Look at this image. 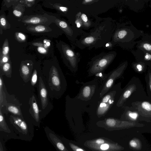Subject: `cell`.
Segmentation results:
<instances>
[{"mask_svg":"<svg viewBox=\"0 0 151 151\" xmlns=\"http://www.w3.org/2000/svg\"><path fill=\"white\" fill-rule=\"evenodd\" d=\"M115 26L111 18L98 17L95 26L89 32L81 35L75 42V45L81 50L103 47L111 41Z\"/></svg>","mask_w":151,"mask_h":151,"instance_id":"cell-1","label":"cell"},{"mask_svg":"<svg viewBox=\"0 0 151 151\" xmlns=\"http://www.w3.org/2000/svg\"><path fill=\"white\" fill-rule=\"evenodd\" d=\"M144 34L130 22L118 23L113 31L111 42L114 46L118 45L124 49L130 50L136 44L135 40Z\"/></svg>","mask_w":151,"mask_h":151,"instance_id":"cell-2","label":"cell"},{"mask_svg":"<svg viewBox=\"0 0 151 151\" xmlns=\"http://www.w3.org/2000/svg\"><path fill=\"white\" fill-rule=\"evenodd\" d=\"M80 11L88 15L97 16L105 12L119 2V0H73Z\"/></svg>","mask_w":151,"mask_h":151,"instance_id":"cell-3","label":"cell"},{"mask_svg":"<svg viewBox=\"0 0 151 151\" xmlns=\"http://www.w3.org/2000/svg\"><path fill=\"white\" fill-rule=\"evenodd\" d=\"M117 55L115 51L102 52L93 57L88 63V76H91L103 71L113 62Z\"/></svg>","mask_w":151,"mask_h":151,"instance_id":"cell-4","label":"cell"},{"mask_svg":"<svg viewBox=\"0 0 151 151\" xmlns=\"http://www.w3.org/2000/svg\"><path fill=\"white\" fill-rule=\"evenodd\" d=\"M10 121L14 127V132L18 139L28 141L32 139L34 137L33 129L29 128L24 119L19 117L11 115Z\"/></svg>","mask_w":151,"mask_h":151,"instance_id":"cell-5","label":"cell"},{"mask_svg":"<svg viewBox=\"0 0 151 151\" xmlns=\"http://www.w3.org/2000/svg\"><path fill=\"white\" fill-rule=\"evenodd\" d=\"M61 47L65 64L72 71L76 72L80 60V53L76 52L69 45L64 42L61 44Z\"/></svg>","mask_w":151,"mask_h":151,"instance_id":"cell-6","label":"cell"},{"mask_svg":"<svg viewBox=\"0 0 151 151\" xmlns=\"http://www.w3.org/2000/svg\"><path fill=\"white\" fill-rule=\"evenodd\" d=\"M127 62H124L110 73V74H109L108 77L100 93V98H102L108 91L113 86L115 80L122 75L127 67Z\"/></svg>","mask_w":151,"mask_h":151,"instance_id":"cell-7","label":"cell"},{"mask_svg":"<svg viewBox=\"0 0 151 151\" xmlns=\"http://www.w3.org/2000/svg\"><path fill=\"white\" fill-rule=\"evenodd\" d=\"M116 93L115 91H111L102 98L97 106L96 113L98 116H104L112 106Z\"/></svg>","mask_w":151,"mask_h":151,"instance_id":"cell-8","label":"cell"},{"mask_svg":"<svg viewBox=\"0 0 151 151\" xmlns=\"http://www.w3.org/2000/svg\"><path fill=\"white\" fill-rule=\"evenodd\" d=\"M96 86L94 84H87L83 87L77 98L83 101L91 99L96 91Z\"/></svg>","mask_w":151,"mask_h":151,"instance_id":"cell-9","label":"cell"},{"mask_svg":"<svg viewBox=\"0 0 151 151\" xmlns=\"http://www.w3.org/2000/svg\"><path fill=\"white\" fill-rule=\"evenodd\" d=\"M82 24V29L88 30L93 28L95 26L97 22V17L96 20L94 21L92 18L93 16L88 15L85 13L80 11L78 13Z\"/></svg>","mask_w":151,"mask_h":151,"instance_id":"cell-10","label":"cell"},{"mask_svg":"<svg viewBox=\"0 0 151 151\" xmlns=\"http://www.w3.org/2000/svg\"><path fill=\"white\" fill-rule=\"evenodd\" d=\"M136 47L151 54V35L144 34L141 40L136 41Z\"/></svg>","mask_w":151,"mask_h":151,"instance_id":"cell-11","label":"cell"},{"mask_svg":"<svg viewBox=\"0 0 151 151\" xmlns=\"http://www.w3.org/2000/svg\"><path fill=\"white\" fill-rule=\"evenodd\" d=\"M131 52L138 62L151 63V54L138 48Z\"/></svg>","mask_w":151,"mask_h":151,"instance_id":"cell-12","label":"cell"},{"mask_svg":"<svg viewBox=\"0 0 151 151\" xmlns=\"http://www.w3.org/2000/svg\"><path fill=\"white\" fill-rule=\"evenodd\" d=\"M39 91L42 108L44 109L48 104L47 92L41 77H39Z\"/></svg>","mask_w":151,"mask_h":151,"instance_id":"cell-13","label":"cell"},{"mask_svg":"<svg viewBox=\"0 0 151 151\" xmlns=\"http://www.w3.org/2000/svg\"><path fill=\"white\" fill-rule=\"evenodd\" d=\"M30 106L29 112L37 122H38L40 120L39 112L41 111L38 109V105L35 97L33 95L30 98L29 102Z\"/></svg>","mask_w":151,"mask_h":151,"instance_id":"cell-14","label":"cell"},{"mask_svg":"<svg viewBox=\"0 0 151 151\" xmlns=\"http://www.w3.org/2000/svg\"><path fill=\"white\" fill-rule=\"evenodd\" d=\"M50 78L52 85L60 90L61 88L60 78L58 71L55 67H53L51 68Z\"/></svg>","mask_w":151,"mask_h":151,"instance_id":"cell-15","label":"cell"},{"mask_svg":"<svg viewBox=\"0 0 151 151\" xmlns=\"http://www.w3.org/2000/svg\"><path fill=\"white\" fill-rule=\"evenodd\" d=\"M32 70V68L28 65L24 63L21 65L19 69L20 75L25 82H27L29 80Z\"/></svg>","mask_w":151,"mask_h":151,"instance_id":"cell-16","label":"cell"},{"mask_svg":"<svg viewBox=\"0 0 151 151\" xmlns=\"http://www.w3.org/2000/svg\"><path fill=\"white\" fill-rule=\"evenodd\" d=\"M47 21V19L45 17L33 16L24 19L23 22L28 24H37L44 23Z\"/></svg>","mask_w":151,"mask_h":151,"instance_id":"cell-17","label":"cell"},{"mask_svg":"<svg viewBox=\"0 0 151 151\" xmlns=\"http://www.w3.org/2000/svg\"><path fill=\"white\" fill-rule=\"evenodd\" d=\"M6 106V110L9 112L12 113L24 119L21 111L20 108L17 105L10 103H6L5 105Z\"/></svg>","mask_w":151,"mask_h":151,"instance_id":"cell-18","label":"cell"},{"mask_svg":"<svg viewBox=\"0 0 151 151\" xmlns=\"http://www.w3.org/2000/svg\"><path fill=\"white\" fill-rule=\"evenodd\" d=\"M1 108H0V131L7 133V134H11L12 131L9 128L4 118L1 111Z\"/></svg>","mask_w":151,"mask_h":151,"instance_id":"cell-19","label":"cell"},{"mask_svg":"<svg viewBox=\"0 0 151 151\" xmlns=\"http://www.w3.org/2000/svg\"><path fill=\"white\" fill-rule=\"evenodd\" d=\"M0 75H5L6 77L11 78L12 76V65L10 60L0 67Z\"/></svg>","mask_w":151,"mask_h":151,"instance_id":"cell-20","label":"cell"},{"mask_svg":"<svg viewBox=\"0 0 151 151\" xmlns=\"http://www.w3.org/2000/svg\"><path fill=\"white\" fill-rule=\"evenodd\" d=\"M27 29L31 32L37 33L49 32L51 30L50 28L41 25H29L27 27Z\"/></svg>","mask_w":151,"mask_h":151,"instance_id":"cell-21","label":"cell"},{"mask_svg":"<svg viewBox=\"0 0 151 151\" xmlns=\"http://www.w3.org/2000/svg\"><path fill=\"white\" fill-rule=\"evenodd\" d=\"M134 88H131L130 87L126 89L123 93L116 104V106L118 107L121 106L127 99L130 95Z\"/></svg>","mask_w":151,"mask_h":151,"instance_id":"cell-22","label":"cell"},{"mask_svg":"<svg viewBox=\"0 0 151 151\" xmlns=\"http://www.w3.org/2000/svg\"><path fill=\"white\" fill-rule=\"evenodd\" d=\"M129 146L131 148L135 150H140L142 148L141 143L139 139L133 138L130 140L129 142Z\"/></svg>","mask_w":151,"mask_h":151,"instance_id":"cell-23","label":"cell"},{"mask_svg":"<svg viewBox=\"0 0 151 151\" xmlns=\"http://www.w3.org/2000/svg\"><path fill=\"white\" fill-rule=\"evenodd\" d=\"M3 82L2 76H0V107L2 108L3 106V103L4 101L5 105L7 103L6 99V96L3 89Z\"/></svg>","mask_w":151,"mask_h":151,"instance_id":"cell-24","label":"cell"},{"mask_svg":"<svg viewBox=\"0 0 151 151\" xmlns=\"http://www.w3.org/2000/svg\"><path fill=\"white\" fill-rule=\"evenodd\" d=\"M9 50L8 40L7 39H6L2 46L1 51V52L0 57L7 55L8 54Z\"/></svg>","mask_w":151,"mask_h":151,"instance_id":"cell-25","label":"cell"},{"mask_svg":"<svg viewBox=\"0 0 151 151\" xmlns=\"http://www.w3.org/2000/svg\"><path fill=\"white\" fill-rule=\"evenodd\" d=\"M15 37L16 39L19 41L23 42L25 41L26 39L25 35L22 33L17 32L15 34Z\"/></svg>","mask_w":151,"mask_h":151,"instance_id":"cell-26","label":"cell"},{"mask_svg":"<svg viewBox=\"0 0 151 151\" xmlns=\"http://www.w3.org/2000/svg\"><path fill=\"white\" fill-rule=\"evenodd\" d=\"M37 79V72L35 69L33 73L31 79V83L32 86H34L36 83Z\"/></svg>","mask_w":151,"mask_h":151,"instance_id":"cell-27","label":"cell"},{"mask_svg":"<svg viewBox=\"0 0 151 151\" xmlns=\"http://www.w3.org/2000/svg\"><path fill=\"white\" fill-rule=\"evenodd\" d=\"M116 120L113 118H108L105 121L106 125L109 127H114L116 123Z\"/></svg>","mask_w":151,"mask_h":151,"instance_id":"cell-28","label":"cell"},{"mask_svg":"<svg viewBox=\"0 0 151 151\" xmlns=\"http://www.w3.org/2000/svg\"><path fill=\"white\" fill-rule=\"evenodd\" d=\"M9 60V57L8 55L3 56L0 57V67L3 65L8 62Z\"/></svg>","mask_w":151,"mask_h":151,"instance_id":"cell-29","label":"cell"},{"mask_svg":"<svg viewBox=\"0 0 151 151\" xmlns=\"http://www.w3.org/2000/svg\"><path fill=\"white\" fill-rule=\"evenodd\" d=\"M0 25L3 28H6L7 26V22L6 19L3 15L0 17Z\"/></svg>","mask_w":151,"mask_h":151,"instance_id":"cell-30","label":"cell"},{"mask_svg":"<svg viewBox=\"0 0 151 151\" xmlns=\"http://www.w3.org/2000/svg\"><path fill=\"white\" fill-rule=\"evenodd\" d=\"M142 106L144 109L148 111H151V104L148 102H143L142 104Z\"/></svg>","mask_w":151,"mask_h":151,"instance_id":"cell-31","label":"cell"},{"mask_svg":"<svg viewBox=\"0 0 151 151\" xmlns=\"http://www.w3.org/2000/svg\"><path fill=\"white\" fill-rule=\"evenodd\" d=\"M145 63L141 62H138L137 63H135V65H136V68L138 69L139 71H141L143 68V66Z\"/></svg>","mask_w":151,"mask_h":151,"instance_id":"cell-32","label":"cell"},{"mask_svg":"<svg viewBox=\"0 0 151 151\" xmlns=\"http://www.w3.org/2000/svg\"><path fill=\"white\" fill-rule=\"evenodd\" d=\"M113 45L111 41L107 42L103 47L109 50H111L113 49Z\"/></svg>","mask_w":151,"mask_h":151,"instance_id":"cell-33","label":"cell"},{"mask_svg":"<svg viewBox=\"0 0 151 151\" xmlns=\"http://www.w3.org/2000/svg\"><path fill=\"white\" fill-rule=\"evenodd\" d=\"M13 13L15 16L18 17H21L22 14V12L18 9L17 8L14 10Z\"/></svg>","mask_w":151,"mask_h":151,"instance_id":"cell-34","label":"cell"},{"mask_svg":"<svg viewBox=\"0 0 151 151\" xmlns=\"http://www.w3.org/2000/svg\"><path fill=\"white\" fill-rule=\"evenodd\" d=\"M37 50L41 54H45L47 52V50L42 47H39L37 48Z\"/></svg>","mask_w":151,"mask_h":151,"instance_id":"cell-35","label":"cell"},{"mask_svg":"<svg viewBox=\"0 0 151 151\" xmlns=\"http://www.w3.org/2000/svg\"><path fill=\"white\" fill-rule=\"evenodd\" d=\"M109 145L107 144H104L100 146V149L103 150H106L109 148Z\"/></svg>","mask_w":151,"mask_h":151,"instance_id":"cell-36","label":"cell"},{"mask_svg":"<svg viewBox=\"0 0 151 151\" xmlns=\"http://www.w3.org/2000/svg\"><path fill=\"white\" fill-rule=\"evenodd\" d=\"M128 115L131 118L134 119H136L138 116L137 114L136 113L130 112L129 113Z\"/></svg>","mask_w":151,"mask_h":151,"instance_id":"cell-37","label":"cell"},{"mask_svg":"<svg viewBox=\"0 0 151 151\" xmlns=\"http://www.w3.org/2000/svg\"><path fill=\"white\" fill-rule=\"evenodd\" d=\"M96 142L98 144H102L104 143V141L102 139H98L96 140Z\"/></svg>","mask_w":151,"mask_h":151,"instance_id":"cell-38","label":"cell"},{"mask_svg":"<svg viewBox=\"0 0 151 151\" xmlns=\"http://www.w3.org/2000/svg\"><path fill=\"white\" fill-rule=\"evenodd\" d=\"M76 151H84V150L81 148H78L76 149Z\"/></svg>","mask_w":151,"mask_h":151,"instance_id":"cell-39","label":"cell"},{"mask_svg":"<svg viewBox=\"0 0 151 151\" xmlns=\"http://www.w3.org/2000/svg\"><path fill=\"white\" fill-rule=\"evenodd\" d=\"M47 45L48 46H49L50 45V43L49 42H47L46 43Z\"/></svg>","mask_w":151,"mask_h":151,"instance_id":"cell-40","label":"cell"},{"mask_svg":"<svg viewBox=\"0 0 151 151\" xmlns=\"http://www.w3.org/2000/svg\"><path fill=\"white\" fill-rule=\"evenodd\" d=\"M150 89H151V83L150 84Z\"/></svg>","mask_w":151,"mask_h":151,"instance_id":"cell-41","label":"cell"},{"mask_svg":"<svg viewBox=\"0 0 151 151\" xmlns=\"http://www.w3.org/2000/svg\"><path fill=\"white\" fill-rule=\"evenodd\" d=\"M150 7L151 8V1H150Z\"/></svg>","mask_w":151,"mask_h":151,"instance_id":"cell-42","label":"cell"}]
</instances>
